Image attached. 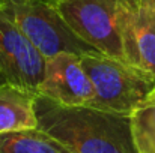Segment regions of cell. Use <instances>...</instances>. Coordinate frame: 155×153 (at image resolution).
Returning a JSON list of instances; mask_svg holds the SVG:
<instances>
[{
    "label": "cell",
    "mask_w": 155,
    "mask_h": 153,
    "mask_svg": "<svg viewBox=\"0 0 155 153\" xmlns=\"http://www.w3.org/2000/svg\"><path fill=\"white\" fill-rule=\"evenodd\" d=\"M47 59L0 8V75L11 83L38 93Z\"/></svg>",
    "instance_id": "6"
},
{
    "label": "cell",
    "mask_w": 155,
    "mask_h": 153,
    "mask_svg": "<svg viewBox=\"0 0 155 153\" xmlns=\"http://www.w3.org/2000/svg\"><path fill=\"white\" fill-rule=\"evenodd\" d=\"M124 62L155 77V0H117Z\"/></svg>",
    "instance_id": "5"
},
{
    "label": "cell",
    "mask_w": 155,
    "mask_h": 153,
    "mask_svg": "<svg viewBox=\"0 0 155 153\" xmlns=\"http://www.w3.org/2000/svg\"><path fill=\"white\" fill-rule=\"evenodd\" d=\"M38 95L68 107H87L94 99V86L75 53H59L47 59Z\"/></svg>",
    "instance_id": "7"
},
{
    "label": "cell",
    "mask_w": 155,
    "mask_h": 153,
    "mask_svg": "<svg viewBox=\"0 0 155 153\" xmlns=\"http://www.w3.org/2000/svg\"><path fill=\"white\" fill-rule=\"evenodd\" d=\"M38 128L71 153H139L131 116L94 107H68L38 95Z\"/></svg>",
    "instance_id": "1"
},
{
    "label": "cell",
    "mask_w": 155,
    "mask_h": 153,
    "mask_svg": "<svg viewBox=\"0 0 155 153\" xmlns=\"http://www.w3.org/2000/svg\"><path fill=\"white\" fill-rule=\"evenodd\" d=\"M0 8L45 59L65 51L80 56L98 53L66 26L48 0H0Z\"/></svg>",
    "instance_id": "3"
},
{
    "label": "cell",
    "mask_w": 155,
    "mask_h": 153,
    "mask_svg": "<svg viewBox=\"0 0 155 153\" xmlns=\"http://www.w3.org/2000/svg\"><path fill=\"white\" fill-rule=\"evenodd\" d=\"M5 81H3V78H2V75H0V84H3Z\"/></svg>",
    "instance_id": "12"
},
{
    "label": "cell",
    "mask_w": 155,
    "mask_h": 153,
    "mask_svg": "<svg viewBox=\"0 0 155 153\" xmlns=\"http://www.w3.org/2000/svg\"><path fill=\"white\" fill-rule=\"evenodd\" d=\"M57 12L66 26L87 45L108 57L120 59L117 0H59Z\"/></svg>",
    "instance_id": "4"
},
{
    "label": "cell",
    "mask_w": 155,
    "mask_h": 153,
    "mask_svg": "<svg viewBox=\"0 0 155 153\" xmlns=\"http://www.w3.org/2000/svg\"><path fill=\"white\" fill-rule=\"evenodd\" d=\"M48 2H50V3H53V5H54V6H56V5H57V2H59V0H48Z\"/></svg>",
    "instance_id": "11"
},
{
    "label": "cell",
    "mask_w": 155,
    "mask_h": 153,
    "mask_svg": "<svg viewBox=\"0 0 155 153\" xmlns=\"http://www.w3.org/2000/svg\"><path fill=\"white\" fill-rule=\"evenodd\" d=\"M81 60L94 86L87 107L131 116L154 95L155 77L120 59L87 53Z\"/></svg>",
    "instance_id": "2"
},
{
    "label": "cell",
    "mask_w": 155,
    "mask_h": 153,
    "mask_svg": "<svg viewBox=\"0 0 155 153\" xmlns=\"http://www.w3.org/2000/svg\"><path fill=\"white\" fill-rule=\"evenodd\" d=\"M131 128L139 153H155V92L131 114Z\"/></svg>",
    "instance_id": "10"
},
{
    "label": "cell",
    "mask_w": 155,
    "mask_h": 153,
    "mask_svg": "<svg viewBox=\"0 0 155 153\" xmlns=\"http://www.w3.org/2000/svg\"><path fill=\"white\" fill-rule=\"evenodd\" d=\"M36 98L38 93L24 87L0 84V134L38 128Z\"/></svg>",
    "instance_id": "8"
},
{
    "label": "cell",
    "mask_w": 155,
    "mask_h": 153,
    "mask_svg": "<svg viewBox=\"0 0 155 153\" xmlns=\"http://www.w3.org/2000/svg\"><path fill=\"white\" fill-rule=\"evenodd\" d=\"M0 153H71L39 128L0 134Z\"/></svg>",
    "instance_id": "9"
}]
</instances>
